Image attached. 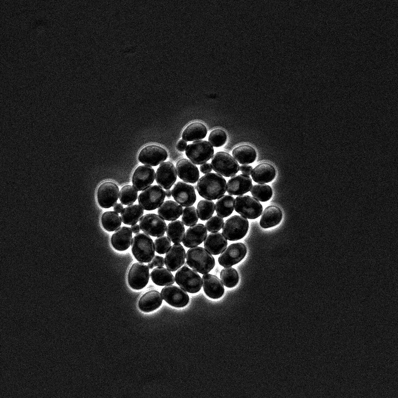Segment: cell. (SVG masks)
Returning a JSON list of instances; mask_svg holds the SVG:
<instances>
[{
  "label": "cell",
  "mask_w": 398,
  "mask_h": 398,
  "mask_svg": "<svg viewBox=\"0 0 398 398\" xmlns=\"http://www.w3.org/2000/svg\"><path fill=\"white\" fill-rule=\"evenodd\" d=\"M196 189L202 198L207 200H215L225 194L226 182L221 175L209 173L199 179Z\"/></svg>",
  "instance_id": "cell-1"
},
{
  "label": "cell",
  "mask_w": 398,
  "mask_h": 398,
  "mask_svg": "<svg viewBox=\"0 0 398 398\" xmlns=\"http://www.w3.org/2000/svg\"><path fill=\"white\" fill-rule=\"evenodd\" d=\"M186 263L193 270L205 274L214 267L215 259L205 248L196 246L190 248L186 254Z\"/></svg>",
  "instance_id": "cell-2"
},
{
  "label": "cell",
  "mask_w": 398,
  "mask_h": 398,
  "mask_svg": "<svg viewBox=\"0 0 398 398\" xmlns=\"http://www.w3.org/2000/svg\"><path fill=\"white\" fill-rule=\"evenodd\" d=\"M155 251L153 241L146 233H137L132 238L131 251L139 262H150L155 256Z\"/></svg>",
  "instance_id": "cell-3"
},
{
  "label": "cell",
  "mask_w": 398,
  "mask_h": 398,
  "mask_svg": "<svg viewBox=\"0 0 398 398\" xmlns=\"http://www.w3.org/2000/svg\"><path fill=\"white\" fill-rule=\"evenodd\" d=\"M212 169L221 176H234L239 171V165L233 156L224 151L215 153L211 158Z\"/></svg>",
  "instance_id": "cell-4"
},
{
  "label": "cell",
  "mask_w": 398,
  "mask_h": 398,
  "mask_svg": "<svg viewBox=\"0 0 398 398\" xmlns=\"http://www.w3.org/2000/svg\"><path fill=\"white\" fill-rule=\"evenodd\" d=\"M175 281L183 290L191 294L199 292L202 287V279L199 274L187 266L179 268L175 274Z\"/></svg>",
  "instance_id": "cell-5"
},
{
  "label": "cell",
  "mask_w": 398,
  "mask_h": 398,
  "mask_svg": "<svg viewBox=\"0 0 398 398\" xmlns=\"http://www.w3.org/2000/svg\"><path fill=\"white\" fill-rule=\"evenodd\" d=\"M249 229L248 220L241 215H233L223 224L222 233L229 241H237L243 238Z\"/></svg>",
  "instance_id": "cell-6"
},
{
  "label": "cell",
  "mask_w": 398,
  "mask_h": 398,
  "mask_svg": "<svg viewBox=\"0 0 398 398\" xmlns=\"http://www.w3.org/2000/svg\"><path fill=\"white\" fill-rule=\"evenodd\" d=\"M185 153L194 164L200 165L205 163L213 156L214 149L209 142L197 140L187 145Z\"/></svg>",
  "instance_id": "cell-7"
},
{
  "label": "cell",
  "mask_w": 398,
  "mask_h": 398,
  "mask_svg": "<svg viewBox=\"0 0 398 398\" xmlns=\"http://www.w3.org/2000/svg\"><path fill=\"white\" fill-rule=\"evenodd\" d=\"M234 209L242 216L254 219L261 215L263 211V206L254 197L241 195L235 199Z\"/></svg>",
  "instance_id": "cell-8"
},
{
  "label": "cell",
  "mask_w": 398,
  "mask_h": 398,
  "mask_svg": "<svg viewBox=\"0 0 398 398\" xmlns=\"http://www.w3.org/2000/svg\"><path fill=\"white\" fill-rule=\"evenodd\" d=\"M165 191L159 186L151 185L143 190L138 197L139 204L146 210L158 208L164 202Z\"/></svg>",
  "instance_id": "cell-9"
},
{
  "label": "cell",
  "mask_w": 398,
  "mask_h": 398,
  "mask_svg": "<svg viewBox=\"0 0 398 398\" xmlns=\"http://www.w3.org/2000/svg\"><path fill=\"white\" fill-rule=\"evenodd\" d=\"M139 225L143 232L153 237L163 236L167 228L164 220L155 213H147L142 216Z\"/></svg>",
  "instance_id": "cell-10"
},
{
  "label": "cell",
  "mask_w": 398,
  "mask_h": 398,
  "mask_svg": "<svg viewBox=\"0 0 398 398\" xmlns=\"http://www.w3.org/2000/svg\"><path fill=\"white\" fill-rule=\"evenodd\" d=\"M246 253L247 248L244 244L241 242L232 243L221 253L218 262L224 268L231 267L241 261Z\"/></svg>",
  "instance_id": "cell-11"
},
{
  "label": "cell",
  "mask_w": 398,
  "mask_h": 398,
  "mask_svg": "<svg viewBox=\"0 0 398 398\" xmlns=\"http://www.w3.org/2000/svg\"><path fill=\"white\" fill-rule=\"evenodd\" d=\"M168 153L163 147L157 145H149L140 151L138 159L145 165L156 166L166 160Z\"/></svg>",
  "instance_id": "cell-12"
},
{
  "label": "cell",
  "mask_w": 398,
  "mask_h": 398,
  "mask_svg": "<svg viewBox=\"0 0 398 398\" xmlns=\"http://www.w3.org/2000/svg\"><path fill=\"white\" fill-rule=\"evenodd\" d=\"M149 278L148 266L139 262L133 263L130 267L127 275V281L132 289L139 290L146 287Z\"/></svg>",
  "instance_id": "cell-13"
},
{
  "label": "cell",
  "mask_w": 398,
  "mask_h": 398,
  "mask_svg": "<svg viewBox=\"0 0 398 398\" xmlns=\"http://www.w3.org/2000/svg\"><path fill=\"white\" fill-rule=\"evenodd\" d=\"M119 194V188L115 183L104 182L100 186L97 191L98 202L102 208H110L116 203Z\"/></svg>",
  "instance_id": "cell-14"
},
{
  "label": "cell",
  "mask_w": 398,
  "mask_h": 398,
  "mask_svg": "<svg viewBox=\"0 0 398 398\" xmlns=\"http://www.w3.org/2000/svg\"><path fill=\"white\" fill-rule=\"evenodd\" d=\"M174 200L182 206L193 205L196 201L197 196L194 187L184 182H178L171 191Z\"/></svg>",
  "instance_id": "cell-15"
},
{
  "label": "cell",
  "mask_w": 398,
  "mask_h": 398,
  "mask_svg": "<svg viewBox=\"0 0 398 398\" xmlns=\"http://www.w3.org/2000/svg\"><path fill=\"white\" fill-rule=\"evenodd\" d=\"M163 299L170 305L175 307H183L189 302V296L182 288L169 285L164 287L161 292Z\"/></svg>",
  "instance_id": "cell-16"
},
{
  "label": "cell",
  "mask_w": 398,
  "mask_h": 398,
  "mask_svg": "<svg viewBox=\"0 0 398 398\" xmlns=\"http://www.w3.org/2000/svg\"><path fill=\"white\" fill-rule=\"evenodd\" d=\"M177 178L176 167L170 161L160 164L155 174L156 183L165 190H170L176 182Z\"/></svg>",
  "instance_id": "cell-17"
},
{
  "label": "cell",
  "mask_w": 398,
  "mask_h": 398,
  "mask_svg": "<svg viewBox=\"0 0 398 398\" xmlns=\"http://www.w3.org/2000/svg\"><path fill=\"white\" fill-rule=\"evenodd\" d=\"M155 178V172L152 167L145 165L139 166L132 175L133 187L137 191H143L152 184Z\"/></svg>",
  "instance_id": "cell-18"
},
{
  "label": "cell",
  "mask_w": 398,
  "mask_h": 398,
  "mask_svg": "<svg viewBox=\"0 0 398 398\" xmlns=\"http://www.w3.org/2000/svg\"><path fill=\"white\" fill-rule=\"evenodd\" d=\"M186 251L180 243H174L167 251L165 265L169 271L175 272L181 267L185 262Z\"/></svg>",
  "instance_id": "cell-19"
},
{
  "label": "cell",
  "mask_w": 398,
  "mask_h": 398,
  "mask_svg": "<svg viewBox=\"0 0 398 398\" xmlns=\"http://www.w3.org/2000/svg\"><path fill=\"white\" fill-rule=\"evenodd\" d=\"M178 176L184 182L195 184L199 179V172L198 167L190 160L182 158L176 165Z\"/></svg>",
  "instance_id": "cell-20"
},
{
  "label": "cell",
  "mask_w": 398,
  "mask_h": 398,
  "mask_svg": "<svg viewBox=\"0 0 398 398\" xmlns=\"http://www.w3.org/2000/svg\"><path fill=\"white\" fill-rule=\"evenodd\" d=\"M252 187L251 178L242 174L232 176L228 181L226 191L230 195L241 196L248 193Z\"/></svg>",
  "instance_id": "cell-21"
},
{
  "label": "cell",
  "mask_w": 398,
  "mask_h": 398,
  "mask_svg": "<svg viewBox=\"0 0 398 398\" xmlns=\"http://www.w3.org/2000/svg\"><path fill=\"white\" fill-rule=\"evenodd\" d=\"M207 233L205 225L202 223L195 224L186 230L182 241L183 244L187 248L197 246L204 241Z\"/></svg>",
  "instance_id": "cell-22"
},
{
  "label": "cell",
  "mask_w": 398,
  "mask_h": 398,
  "mask_svg": "<svg viewBox=\"0 0 398 398\" xmlns=\"http://www.w3.org/2000/svg\"><path fill=\"white\" fill-rule=\"evenodd\" d=\"M202 286L205 294L211 298H219L224 293L221 281L217 276L212 274H203L202 277Z\"/></svg>",
  "instance_id": "cell-23"
},
{
  "label": "cell",
  "mask_w": 398,
  "mask_h": 398,
  "mask_svg": "<svg viewBox=\"0 0 398 398\" xmlns=\"http://www.w3.org/2000/svg\"><path fill=\"white\" fill-rule=\"evenodd\" d=\"M132 239L131 228L122 226L116 230L111 237V244L116 250L123 251L130 247Z\"/></svg>",
  "instance_id": "cell-24"
},
{
  "label": "cell",
  "mask_w": 398,
  "mask_h": 398,
  "mask_svg": "<svg viewBox=\"0 0 398 398\" xmlns=\"http://www.w3.org/2000/svg\"><path fill=\"white\" fill-rule=\"evenodd\" d=\"M227 241L222 233L213 232L209 233L204 240V248L211 254L217 255L226 248Z\"/></svg>",
  "instance_id": "cell-25"
},
{
  "label": "cell",
  "mask_w": 398,
  "mask_h": 398,
  "mask_svg": "<svg viewBox=\"0 0 398 398\" xmlns=\"http://www.w3.org/2000/svg\"><path fill=\"white\" fill-rule=\"evenodd\" d=\"M163 298L156 290H151L144 294L138 301L139 308L145 312L153 311L162 304Z\"/></svg>",
  "instance_id": "cell-26"
},
{
  "label": "cell",
  "mask_w": 398,
  "mask_h": 398,
  "mask_svg": "<svg viewBox=\"0 0 398 398\" xmlns=\"http://www.w3.org/2000/svg\"><path fill=\"white\" fill-rule=\"evenodd\" d=\"M276 174V170L273 165L268 163H262L253 168L251 175L254 182L264 184L273 180Z\"/></svg>",
  "instance_id": "cell-27"
},
{
  "label": "cell",
  "mask_w": 398,
  "mask_h": 398,
  "mask_svg": "<svg viewBox=\"0 0 398 398\" xmlns=\"http://www.w3.org/2000/svg\"><path fill=\"white\" fill-rule=\"evenodd\" d=\"M282 211L275 205L266 207L262 213L260 225L263 228H268L280 223L282 219Z\"/></svg>",
  "instance_id": "cell-28"
},
{
  "label": "cell",
  "mask_w": 398,
  "mask_h": 398,
  "mask_svg": "<svg viewBox=\"0 0 398 398\" xmlns=\"http://www.w3.org/2000/svg\"><path fill=\"white\" fill-rule=\"evenodd\" d=\"M182 206L177 202L169 200L164 201L158 208V215L164 220L174 221L182 214Z\"/></svg>",
  "instance_id": "cell-29"
},
{
  "label": "cell",
  "mask_w": 398,
  "mask_h": 398,
  "mask_svg": "<svg viewBox=\"0 0 398 398\" xmlns=\"http://www.w3.org/2000/svg\"><path fill=\"white\" fill-rule=\"evenodd\" d=\"M207 132V128L203 123L195 122L185 128L182 134V137L186 142L195 141L205 138Z\"/></svg>",
  "instance_id": "cell-30"
},
{
  "label": "cell",
  "mask_w": 398,
  "mask_h": 398,
  "mask_svg": "<svg viewBox=\"0 0 398 398\" xmlns=\"http://www.w3.org/2000/svg\"><path fill=\"white\" fill-rule=\"evenodd\" d=\"M234 158L241 164H249L255 161L257 157L255 149L251 146L243 144L235 147L232 151Z\"/></svg>",
  "instance_id": "cell-31"
},
{
  "label": "cell",
  "mask_w": 398,
  "mask_h": 398,
  "mask_svg": "<svg viewBox=\"0 0 398 398\" xmlns=\"http://www.w3.org/2000/svg\"><path fill=\"white\" fill-rule=\"evenodd\" d=\"M144 213L143 208L139 204H130L123 208L120 212L122 222L127 225L136 224Z\"/></svg>",
  "instance_id": "cell-32"
},
{
  "label": "cell",
  "mask_w": 398,
  "mask_h": 398,
  "mask_svg": "<svg viewBox=\"0 0 398 398\" xmlns=\"http://www.w3.org/2000/svg\"><path fill=\"white\" fill-rule=\"evenodd\" d=\"M153 282L159 286H169L175 283V278L168 269L163 267H156L150 273Z\"/></svg>",
  "instance_id": "cell-33"
},
{
  "label": "cell",
  "mask_w": 398,
  "mask_h": 398,
  "mask_svg": "<svg viewBox=\"0 0 398 398\" xmlns=\"http://www.w3.org/2000/svg\"><path fill=\"white\" fill-rule=\"evenodd\" d=\"M234 198L230 195H223L220 197L215 204L217 215L222 218L231 215L234 208Z\"/></svg>",
  "instance_id": "cell-34"
},
{
  "label": "cell",
  "mask_w": 398,
  "mask_h": 398,
  "mask_svg": "<svg viewBox=\"0 0 398 398\" xmlns=\"http://www.w3.org/2000/svg\"><path fill=\"white\" fill-rule=\"evenodd\" d=\"M185 228L182 222L176 220L170 222L166 228L167 237L174 243L182 242L185 234Z\"/></svg>",
  "instance_id": "cell-35"
},
{
  "label": "cell",
  "mask_w": 398,
  "mask_h": 398,
  "mask_svg": "<svg viewBox=\"0 0 398 398\" xmlns=\"http://www.w3.org/2000/svg\"><path fill=\"white\" fill-rule=\"evenodd\" d=\"M101 224L105 230L109 232L115 231L121 225V219L114 211H107L101 217Z\"/></svg>",
  "instance_id": "cell-36"
},
{
  "label": "cell",
  "mask_w": 398,
  "mask_h": 398,
  "mask_svg": "<svg viewBox=\"0 0 398 398\" xmlns=\"http://www.w3.org/2000/svg\"><path fill=\"white\" fill-rule=\"evenodd\" d=\"M250 192L255 199L262 202L269 200L273 195L271 187L263 184L254 185L250 190Z\"/></svg>",
  "instance_id": "cell-37"
},
{
  "label": "cell",
  "mask_w": 398,
  "mask_h": 398,
  "mask_svg": "<svg viewBox=\"0 0 398 398\" xmlns=\"http://www.w3.org/2000/svg\"><path fill=\"white\" fill-rule=\"evenodd\" d=\"M220 277L223 284L227 288L235 287L239 281V275L232 267H225L220 272Z\"/></svg>",
  "instance_id": "cell-38"
},
{
  "label": "cell",
  "mask_w": 398,
  "mask_h": 398,
  "mask_svg": "<svg viewBox=\"0 0 398 398\" xmlns=\"http://www.w3.org/2000/svg\"><path fill=\"white\" fill-rule=\"evenodd\" d=\"M215 204L210 200H200L197 204V211L199 218L204 221L209 219L214 213Z\"/></svg>",
  "instance_id": "cell-39"
},
{
  "label": "cell",
  "mask_w": 398,
  "mask_h": 398,
  "mask_svg": "<svg viewBox=\"0 0 398 398\" xmlns=\"http://www.w3.org/2000/svg\"><path fill=\"white\" fill-rule=\"evenodd\" d=\"M137 198V191L131 185H125L120 189L119 199L122 204H132L136 201Z\"/></svg>",
  "instance_id": "cell-40"
},
{
  "label": "cell",
  "mask_w": 398,
  "mask_h": 398,
  "mask_svg": "<svg viewBox=\"0 0 398 398\" xmlns=\"http://www.w3.org/2000/svg\"><path fill=\"white\" fill-rule=\"evenodd\" d=\"M198 219L199 216L195 207L189 206L184 208L182 214V221L185 225L192 226L197 223Z\"/></svg>",
  "instance_id": "cell-41"
},
{
  "label": "cell",
  "mask_w": 398,
  "mask_h": 398,
  "mask_svg": "<svg viewBox=\"0 0 398 398\" xmlns=\"http://www.w3.org/2000/svg\"><path fill=\"white\" fill-rule=\"evenodd\" d=\"M208 139L212 146L218 147L224 144L227 140V135L224 130L216 129L210 133Z\"/></svg>",
  "instance_id": "cell-42"
},
{
  "label": "cell",
  "mask_w": 398,
  "mask_h": 398,
  "mask_svg": "<svg viewBox=\"0 0 398 398\" xmlns=\"http://www.w3.org/2000/svg\"><path fill=\"white\" fill-rule=\"evenodd\" d=\"M155 251L159 254H164L171 246V241L166 236H161L154 241Z\"/></svg>",
  "instance_id": "cell-43"
},
{
  "label": "cell",
  "mask_w": 398,
  "mask_h": 398,
  "mask_svg": "<svg viewBox=\"0 0 398 398\" xmlns=\"http://www.w3.org/2000/svg\"><path fill=\"white\" fill-rule=\"evenodd\" d=\"M223 218L218 215H215L208 219L205 226L209 232H218L223 227Z\"/></svg>",
  "instance_id": "cell-44"
},
{
  "label": "cell",
  "mask_w": 398,
  "mask_h": 398,
  "mask_svg": "<svg viewBox=\"0 0 398 398\" xmlns=\"http://www.w3.org/2000/svg\"><path fill=\"white\" fill-rule=\"evenodd\" d=\"M152 262L154 267H163L165 264L163 257L158 255H156L154 257Z\"/></svg>",
  "instance_id": "cell-45"
},
{
  "label": "cell",
  "mask_w": 398,
  "mask_h": 398,
  "mask_svg": "<svg viewBox=\"0 0 398 398\" xmlns=\"http://www.w3.org/2000/svg\"><path fill=\"white\" fill-rule=\"evenodd\" d=\"M253 167L249 165H242L239 168V170L243 174L250 175L251 174Z\"/></svg>",
  "instance_id": "cell-46"
},
{
  "label": "cell",
  "mask_w": 398,
  "mask_h": 398,
  "mask_svg": "<svg viewBox=\"0 0 398 398\" xmlns=\"http://www.w3.org/2000/svg\"><path fill=\"white\" fill-rule=\"evenodd\" d=\"M200 171L203 174H207L212 171V167L211 164L208 163H205L202 164L200 166Z\"/></svg>",
  "instance_id": "cell-47"
},
{
  "label": "cell",
  "mask_w": 398,
  "mask_h": 398,
  "mask_svg": "<svg viewBox=\"0 0 398 398\" xmlns=\"http://www.w3.org/2000/svg\"><path fill=\"white\" fill-rule=\"evenodd\" d=\"M187 146V143L183 139H180L176 145V149L181 152H184Z\"/></svg>",
  "instance_id": "cell-48"
},
{
  "label": "cell",
  "mask_w": 398,
  "mask_h": 398,
  "mask_svg": "<svg viewBox=\"0 0 398 398\" xmlns=\"http://www.w3.org/2000/svg\"><path fill=\"white\" fill-rule=\"evenodd\" d=\"M123 209V206L122 204L120 203H116L113 206V210L117 213H120Z\"/></svg>",
  "instance_id": "cell-49"
},
{
  "label": "cell",
  "mask_w": 398,
  "mask_h": 398,
  "mask_svg": "<svg viewBox=\"0 0 398 398\" xmlns=\"http://www.w3.org/2000/svg\"><path fill=\"white\" fill-rule=\"evenodd\" d=\"M130 228H131V229L132 232L133 233H135V234H136L137 233H139V231L141 230L140 228V226H139V225L137 224H135L132 225L131 226Z\"/></svg>",
  "instance_id": "cell-50"
},
{
  "label": "cell",
  "mask_w": 398,
  "mask_h": 398,
  "mask_svg": "<svg viewBox=\"0 0 398 398\" xmlns=\"http://www.w3.org/2000/svg\"><path fill=\"white\" fill-rule=\"evenodd\" d=\"M165 194H166V196L167 198H170L171 197V195H172L171 191L170 190H166V191H165Z\"/></svg>",
  "instance_id": "cell-51"
},
{
  "label": "cell",
  "mask_w": 398,
  "mask_h": 398,
  "mask_svg": "<svg viewBox=\"0 0 398 398\" xmlns=\"http://www.w3.org/2000/svg\"><path fill=\"white\" fill-rule=\"evenodd\" d=\"M147 266L150 269H152L154 267V266L152 262L148 263Z\"/></svg>",
  "instance_id": "cell-52"
}]
</instances>
